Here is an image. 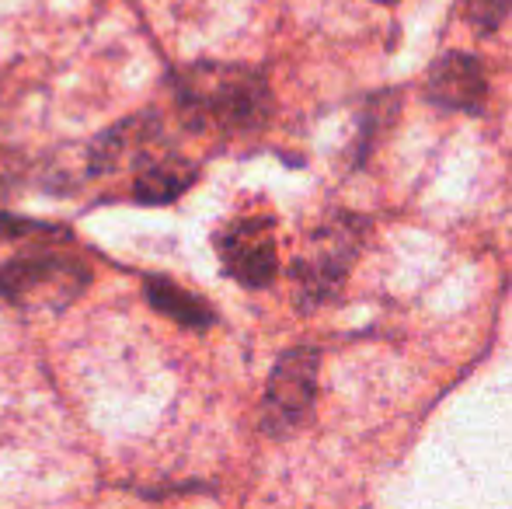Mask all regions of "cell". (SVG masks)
Wrapping results in <instances>:
<instances>
[{"mask_svg": "<svg viewBox=\"0 0 512 509\" xmlns=\"http://www.w3.org/2000/svg\"><path fill=\"white\" fill-rule=\"evenodd\" d=\"M512 11V0H464V18L478 32H495Z\"/></svg>", "mask_w": 512, "mask_h": 509, "instance_id": "obj_10", "label": "cell"}, {"mask_svg": "<svg viewBox=\"0 0 512 509\" xmlns=\"http://www.w3.org/2000/svg\"><path fill=\"white\" fill-rule=\"evenodd\" d=\"M425 95H429V102H436L439 109L478 112L488 95L485 67H481L471 53L439 56V60L432 63L429 77H425Z\"/></svg>", "mask_w": 512, "mask_h": 509, "instance_id": "obj_7", "label": "cell"}, {"mask_svg": "<svg viewBox=\"0 0 512 509\" xmlns=\"http://www.w3.org/2000/svg\"><path fill=\"white\" fill-rule=\"evenodd\" d=\"M317 349L297 346L283 353L272 367L262 398V429L269 436H286L304 426L317 394Z\"/></svg>", "mask_w": 512, "mask_h": 509, "instance_id": "obj_4", "label": "cell"}, {"mask_svg": "<svg viewBox=\"0 0 512 509\" xmlns=\"http://www.w3.org/2000/svg\"><path fill=\"white\" fill-rule=\"evenodd\" d=\"M363 241H366V224L356 217H335L317 227V231H310L304 252L293 262L297 304L300 307L328 304L342 290Z\"/></svg>", "mask_w": 512, "mask_h": 509, "instance_id": "obj_3", "label": "cell"}, {"mask_svg": "<svg viewBox=\"0 0 512 509\" xmlns=\"http://www.w3.org/2000/svg\"><path fill=\"white\" fill-rule=\"evenodd\" d=\"M91 286V265L63 248H25L0 265V300L18 314H60Z\"/></svg>", "mask_w": 512, "mask_h": 509, "instance_id": "obj_2", "label": "cell"}, {"mask_svg": "<svg viewBox=\"0 0 512 509\" xmlns=\"http://www.w3.org/2000/svg\"><path fill=\"white\" fill-rule=\"evenodd\" d=\"M216 252L227 269L248 290H262L276 279L279 252H276V227L269 217H237L216 234Z\"/></svg>", "mask_w": 512, "mask_h": 509, "instance_id": "obj_5", "label": "cell"}, {"mask_svg": "<svg viewBox=\"0 0 512 509\" xmlns=\"http://www.w3.org/2000/svg\"><path fill=\"white\" fill-rule=\"evenodd\" d=\"M192 182H196V164H189L185 157H175V154H161V157H154L147 168L136 171L133 196L140 199V203L164 206V203H175Z\"/></svg>", "mask_w": 512, "mask_h": 509, "instance_id": "obj_8", "label": "cell"}, {"mask_svg": "<svg viewBox=\"0 0 512 509\" xmlns=\"http://www.w3.org/2000/svg\"><path fill=\"white\" fill-rule=\"evenodd\" d=\"M380 4H394V0H380Z\"/></svg>", "mask_w": 512, "mask_h": 509, "instance_id": "obj_11", "label": "cell"}, {"mask_svg": "<svg viewBox=\"0 0 512 509\" xmlns=\"http://www.w3.org/2000/svg\"><path fill=\"white\" fill-rule=\"evenodd\" d=\"M175 98L192 129L216 133H251L272 112L269 81L244 63H192L175 77Z\"/></svg>", "mask_w": 512, "mask_h": 509, "instance_id": "obj_1", "label": "cell"}, {"mask_svg": "<svg viewBox=\"0 0 512 509\" xmlns=\"http://www.w3.org/2000/svg\"><path fill=\"white\" fill-rule=\"evenodd\" d=\"M161 140L164 129L154 116H133L115 129H108L105 136H98L88 150V168L91 175H108L115 168L133 164L136 171L147 168L154 157H161Z\"/></svg>", "mask_w": 512, "mask_h": 509, "instance_id": "obj_6", "label": "cell"}, {"mask_svg": "<svg viewBox=\"0 0 512 509\" xmlns=\"http://www.w3.org/2000/svg\"><path fill=\"white\" fill-rule=\"evenodd\" d=\"M143 293H147L150 307H154L157 314L178 321L182 328H209L216 318L213 307H209L203 297H196V293L178 286L175 279H168V276H147L143 279Z\"/></svg>", "mask_w": 512, "mask_h": 509, "instance_id": "obj_9", "label": "cell"}]
</instances>
